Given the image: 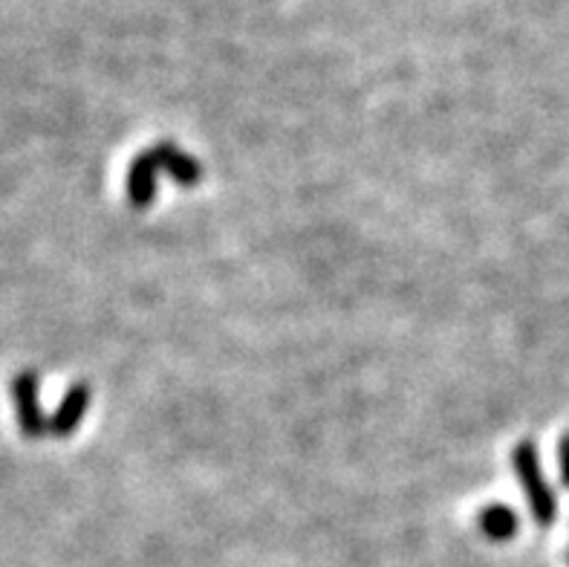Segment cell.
<instances>
[{
    "instance_id": "7a4b0ae2",
    "label": "cell",
    "mask_w": 569,
    "mask_h": 567,
    "mask_svg": "<svg viewBox=\"0 0 569 567\" xmlns=\"http://www.w3.org/2000/svg\"><path fill=\"white\" fill-rule=\"evenodd\" d=\"M38 389H41V380H38V373L35 371L15 373V380L9 385L12 399H15L17 429H21V434H24L26 441H41L44 434L50 432V417L44 415Z\"/></svg>"
},
{
    "instance_id": "8992f818",
    "label": "cell",
    "mask_w": 569,
    "mask_h": 567,
    "mask_svg": "<svg viewBox=\"0 0 569 567\" xmlns=\"http://www.w3.org/2000/svg\"><path fill=\"white\" fill-rule=\"evenodd\" d=\"M480 530H483L488 542H509L518 533V516L506 504H488L480 513Z\"/></svg>"
},
{
    "instance_id": "52a82bcc",
    "label": "cell",
    "mask_w": 569,
    "mask_h": 567,
    "mask_svg": "<svg viewBox=\"0 0 569 567\" xmlns=\"http://www.w3.org/2000/svg\"><path fill=\"white\" fill-rule=\"evenodd\" d=\"M558 469H561V483L569 490V434H564L558 443Z\"/></svg>"
},
{
    "instance_id": "5b68a950",
    "label": "cell",
    "mask_w": 569,
    "mask_h": 567,
    "mask_svg": "<svg viewBox=\"0 0 569 567\" xmlns=\"http://www.w3.org/2000/svg\"><path fill=\"white\" fill-rule=\"evenodd\" d=\"M153 153H157L162 171H168V174L174 177L176 186L194 188L202 180V165L194 160L191 153H185L180 145L157 143L153 145Z\"/></svg>"
},
{
    "instance_id": "277c9868",
    "label": "cell",
    "mask_w": 569,
    "mask_h": 567,
    "mask_svg": "<svg viewBox=\"0 0 569 567\" xmlns=\"http://www.w3.org/2000/svg\"><path fill=\"white\" fill-rule=\"evenodd\" d=\"M92 391L87 382H76L73 389L64 394V399L59 403V408L50 415V434L52 437H70V434L76 432L78 426H82L84 415H87V408H90Z\"/></svg>"
},
{
    "instance_id": "6da1fadb",
    "label": "cell",
    "mask_w": 569,
    "mask_h": 567,
    "mask_svg": "<svg viewBox=\"0 0 569 567\" xmlns=\"http://www.w3.org/2000/svg\"><path fill=\"white\" fill-rule=\"evenodd\" d=\"M511 464H515V472L520 478V486L527 492L529 509L541 527H549L555 521V513H558V504H555V492L549 490L546 483V474L541 469V460H537V449L532 441H520L511 452Z\"/></svg>"
},
{
    "instance_id": "3957f363",
    "label": "cell",
    "mask_w": 569,
    "mask_h": 567,
    "mask_svg": "<svg viewBox=\"0 0 569 567\" xmlns=\"http://www.w3.org/2000/svg\"><path fill=\"white\" fill-rule=\"evenodd\" d=\"M162 171L160 160H157V153L153 148L148 151L136 153V160L131 162V169H127V200L134 209H148V206L157 200V174Z\"/></svg>"
}]
</instances>
